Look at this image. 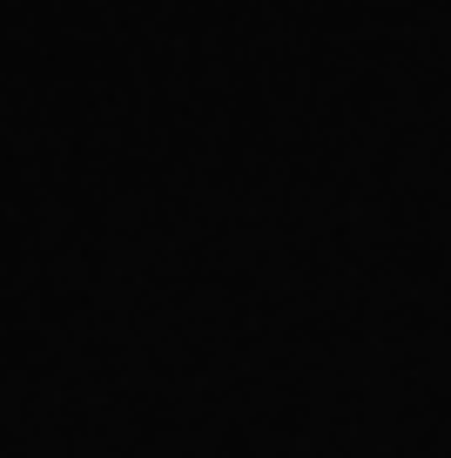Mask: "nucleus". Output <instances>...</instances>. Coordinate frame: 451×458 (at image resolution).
<instances>
[]
</instances>
